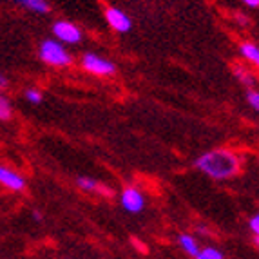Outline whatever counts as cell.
Returning <instances> with one entry per match:
<instances>
[{
  "label": "cell",
  "instance_id": "6da1fadb",
  "mask_svg": "<svg viewBox=\"0 0 259 259\" xmlns=\"http://www.w3.org/2000/svg\"><path fill=\"white\" fill-rule=\"evenodd\" d=\"M194 167L207 174L212 180H230L239 174L241 160L238 154H234L229 149H218V151H208L199 154L194 160Z\"/></svg>",
  "mask_w": 259,
  "mask_h": 259
},
{
  "label": "cell",
  "instance_id": "7a4b0ae2",
  "mask_svg": "<svg viewBox=\"0 0 259 259\" xmlns=\"http://www.w3.org/2000/svg\"><path fill=\"white\" fill-rule=\"evenodd\" d=\"M38 56L44 64L51 65V67H67V65L73 64L71 53L65 49L64 44L55 38L42 40L38 48Z\"/></svg>",
  "mask_w": 259,
  "mask_h": 259
},
{
  "label": "cell",
  "instance_id": "3957f363",
  "mask_svg": "<svg viewBox=\"0 0 259 259\" xmlns=\"http://www.w3.org/2000/svg\"><path fill=\"white\" fill-rule=\"evenodd\" d=\"M82 67L85 73L95 74V76H112L116 73V65L112 64L109 58L96 53H85L82 56Z\"/></svg>",
  "mask_w": 259,
  "mask_h": 259
},
{
  "label": "cell",
  "instance_id": "277c9868",
  "mask_svg": "<svg viewBox=\"0 0 259 259\" xmlns=\"http://www.w3.org/2000/svg\"><path fill=\"white\" fill-rule=\"evenodd\" d=\"M51 31H53V35H55V40L62 42L64 46L65 44H73V46H76V44H80L83 38L82 29L69 20H56L55 24H53Z\"/></svg>",
  "mask_w": 259,
  "mask_h": 259
},
{
  "label": "cell",
  "instance_id": "5b68a950",
  "mask_svg": "<svg viewBox=\"0 0 259 259\" xmlns=\"http://www.w3.org/2000/svg\"><path fill=\"white\" fill-rule=\"evenodd\" d=\"M120 205L129 214H140L145 208V196L138 187H125L120 194Z\"/></svg>",
  "mask_w": 259,
  "mask_h": 259
},
{
  "label": "cell",
  "instance_id": "8992f818",
  "mask_svg": "<svg viewBox=\"0 0 259 259\" xmlns=\"http://www.w3.org/2000/svg\"><path fill=\"white\" fill-rule=\"evenodd\" d=\"M105 20L111 26V29L120 33V35H125V33H129L133 29V20L129 18V15L118 8L105 9Z\"/></svg>",
  "mask_w": 259,
  "mask_h": 259
},
{
  "label": "cell",
  "instance_id": "52a82bcc",
  "mask_svg": "<svg viewBox=\"0 0 259 259\" xmlns=\"http://www.w3.org/2000/svg\"><path fill=\"white\" fill-rule=\"evenodd\" d=\"M0 185L11 190V192H22L26 189L27 182L20 172L6 167V165H0Z\"/></svg>",
  "mask_w": 259,
  "mask_h": 259
},
{
  "label": "cell",
  "instance_id": "ba28073f",
  "mask_svg": "<svg viewBox=\"0 0 259 259\" xmlns=\"http://www.w3.org/2000/svg\"><path fill=\"white\" fill-rule=\"evenodd\" d=\"M178 245L182 246V250L185 252V254L192 255V257H196V254H198L199 248H201L192 234H180V238H178Z\"/></svg>",
  "mask_w": 259,
  "mask_h": 259
},
{
  "label": "cell",
  "instance_id": "9c48e42d",
  "mask_svg": "<svg viewBox=\"0 0 259 259\" xmlns=\"http://www.w3.org/2000/svg\"><path fill=\"white\" fill-rule=\"evenodd\" d=\"M239 55H241L246 62H250L255 67H259V46H255L254 42H243L241 46H239Z\"/></svg>",
  "mask_w": 259,
  "mask_h": 259
},
{
  "label": "cell",
  "instance_id": "30bf717a",
  "mask_svg": "<svg viewBox=\"0 0 259 259\" xmlns=\"http://www.w3.org/2000/svg\"><path fill=\"white\" fill-rule=\"evenodd\" d=\"M18 6H22L24 9L31 11L36 15H46L49 13V4L48 0H15Z\"/></svg>",
  "mask_w": 259,
  "mask_h": 259
},
{
  "label": "cell",
  "instance_id": "8fae6325",
  "mask_svg": "<svg viewBox=\"0 0 259 259\" xmlns=\"http://www.w3.org/2000/svg\"><path fill=\"white\" fill-rule=\"evenodd\" d=\"M76 185L78 189L85 190V192H102V194H109V190L105 187H102V183L93 180V178H87V176H78L76 178Z\"/></svg>",
  "mask_w": 259,
  "mask_h": 259
},
{
  "label": "cell",
  "instance_id": "7c38bea8",
  "mask_svg": "<svg viewBox=\"0 0 259 259\" xmlns=\"http://www.w3.org/2000/svg\"><path fill=\"white\" fill-rule=\"evenodd\" d=\"M234 76L238 78L239 82L243 83L245 87H248V89H252V87L255 85V78H254V74L250 73L248 69H245L243 65H234Z\"/></svg>",
  "mask_w": 259,
  "mask_h": 259
},
{
  "label": "cell",
  "instance_id": "4fadbf2b",
  "mask_svg": "<svg viewBox=\"0 0 259 259\" xmlns=\"http://www.w3.org/2000/svg\"><path fill=\"white\" fill-rule=\"evenodd\" d=\"M194 259H225V254L216 246H201Z\"/></svg>",
  "mask_w": 259,
  "mask_h": 259
},
{
  "label": "cell",
  "instance_id": "5bb4252c",
  "mask_svg": "<svg viewBox=\"0 0 259 259\" xmlns=\"http://www.w3.org/2000/svg\"><path fill=\"white\" fill-rule=\"evenodd\" d=\"M13 116V107H11V102L6 98L2 93H0V120H11Z\"/></svg>",
  "mask_w": 259,
  "mask_h": 259
},
{
  "label": "cell",
  "instance_id": "9a60e30c",
  "mask_svg": "<svg viewBox=\"0 0 259 259\" xmlns=\"http://www.w3.org/2000/svg\"><path fill=\"white\" fill-rule=\"evenodd\" d=\"M246 104L250 105L255 112H259V91L248 89V91H246Z\"/></svg>",
  "mask_w": 259,
  "mask_h": 259
},
{
  "label": "cell",
  "instance_id": "2e32d148",
  "mask_svg": "<svg viewBox=\"0 0 259 259\" xmlns=\"http://www.w3.org/2000/svg\"><path fill=\"white\" fill-rule=\"evenodd\" d=\"M42 93L38 91V89H33V87H31V89H27L26 91V100L27 102H29V104H33V105H38L40 102H42Z\"/></svg>",
  "mask_w": 259,
  "mask_h": 259
},
{
  "label": "cell",
  "instance_id": "e0dca14e",
  "mask_svg": "<svg viewBox=\"0 0 259 259\" xmlns=\"http://www.w3.org/2000/svg\"><path fill=\"white\" fill-rule=\"evenodd\" d=\"M248 227H250V230L255 234V238H259V212L255 214V216L250 218V221H248Z\"/></svg>",
  "mask_w": 259,
  "mask_h": 259
},
{
  "label": "cell",
  "instance_id": "ac0fdd59",
  "mask_svg": "<svg viewBox=\"0 0 259 259\" xmlns=\"http://www.w3.org/2000/svg\"><path fill=\"white\" fill-rule=\"evenodd\" d=\"M243 4H246L248 8H259V0H243Z\"/></svg>",
  "mask_w": 259,
  "mask_h": 259
},
{
  "label": "cell",
  "instance_id": "d6986e66",
  "mask_svg": "<svg viewBox=\"0 0 259 259\" xmlns=\"http://www.w3.org/2000/svg\"><path fill=\"white\" fill-rule=\"evenodd\" d=\"M8 85V78L4 76V73L0 71V89H4V87Z\"/></svg>",
  "mask_w": 259,
  "mask_h": 259
},
{
  "label": "cell",
  "instance_id": "ffe728a7",
  "mask_svg": "<svg viewBox=\"0 0 259 259\" xmlns=\"http://www.w3.org/2000/svg\"><path fill=\"white\" fill-rule=\"evenodd\" d=\"M33 218H35V221H38V223H40V221L44 220L42 212H40V210H33Z\"/></svg>",
  "mask_w": 259,
  "mask_h": 259
},
{
  "label": "cell",
  "instance_id": "44dd1931",
  "mask_svg": "<svg viewBox=\"0 0 259 259\" xmlns=\"http://www.w3.org/2000/svg\"><path fill=\"white\" fill-rule=\"evenodd\" d=\"M255 246L259 248V238H255Z\"/></svg>",
  "mask_w": 259,
  "mask_h": 259
}]
</instances>
